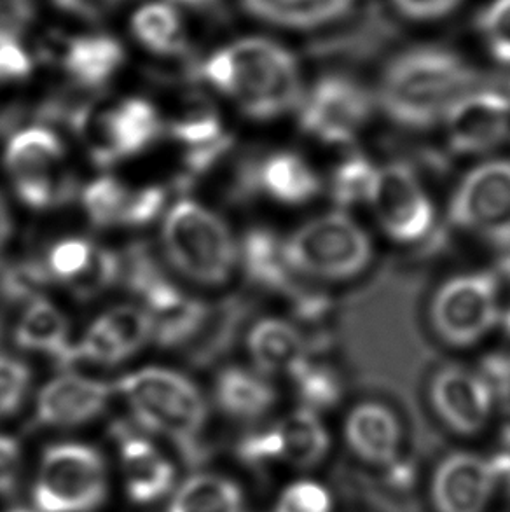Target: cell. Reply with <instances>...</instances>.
<instances>
[{
    "mask_svg": "<svg viewBox=\"0 0 510 512\" xmlns=\"http://www.w3.org/2000/svg\"><path fill=\"white\" fill-rule=\"evenodd\" d=\"M255 121L296 111L303 98L301 70L289 49L264 37H243L189 67Z\"/></svg>",
    "mask_w": 510,
    "mask_h": 512,
    "instance_id": "obj_1",
    "label": "cell"
},
{
    "mask_svg": "<svg viewBox=\"0 0 510 512\" xmlns=\"http://www.w3.org/2000/svg\"><path fill=\"white\" fill-rule=\"evenodd\" d=\"M476 88V72L442 48H414L397 56L383 74L380 104L404 128H430L444 119L463 93Z\"/></svg>",
    "mask_w": 510,
    "mask_h": 512,
    "instance_id": "obj_2",
    "label": "cell"
},
{
    "mask_svg": "<svg viewBox=\"0 0 510 512\" xmlns=\"http://www.w3.org/2000/svg\"><path fill=\"white\" fill-rule=\"evenodd\" d=\"M118 390L142 427L172 439L189 457L198 453L207 402L187 376L163 367H145L123 376Z\"/></svg>",
    "mask_w": 510,
    "mask_h": 512,
    "instance_id": "obj_3",
    "label": "cell"
},
{
    "mask_svg": "<svg viewBox=\"0 0 510 512\" xmlns=\"http://www.w3.org/2000/svg\"><path fill=\"white\" fill-rule=\"evenodd\" d=\"M161 242L168 263L194 284H226L238 264V243L228 222L193 200L170 208Z\"/></svg>",
    "mask_w": 510,
    "mask_h": 512,
    "instance_id": "obj_4",
    "label": "cell"
},
{
    "mask_svg": "<svg viewBox=\"0 0 510 512\" xmlns=\"http://www.w3.org/2000/svg\"><path fill=\"white\" fill-rule=\"evenodd\" d=\"M285 247L296 275L325 282L359 277L373 261L371 238L341 210L304 222Z\"/></svg>",
    "mask_w": 510,
    "mask_h": 512,
    "instance_id": "obj_5",
    "label": "cell"
},
{
    "mask_svg": "<svg viewBox=\"0 0 510 512\" xmlns=\"http://www.w3.org/2000/svg\"><path fill=\"white\" fill-rule=\"evenodd\" d=\"M14 193L32 210H53L74 200L77 180L65 170V146L48 126L14 133L4 151Z\"/></svg>",
    "mask_w": 510,
    "mask_h": 512,
    "instance_id": "obj_6",
    "label": "cell"
},
{
    "mask_svg": "<svg viewBox=\"0 0 510 512\" xmlns=\"http://www.w3.org/2000/svg\"><path fill=\"white\" fill-rule=\"evenodd\" d=\"M107 495L102 455L81 443L51 446L35 479L34 502L41 512H91Z\"/></svg>",
    "mask_w": 510,
    "mask_h": 512,
    "instance_id": "obj_7",
    "label": "cell"
},
{
    "mask_svg": "<svg viewBox=\"0 0 510 512\" xmlns=\"http://www.w3.org/2000/svg\"><path fill=\"white\" fill-rule=\"evenodd\" d=\"M500 308L498 278L493 273H463L437 289L430 322L448 345H476L498 326Z\"/></svg>",
    "mask_w": 510,
    "mask_h": 512,
    "instance_id": "obj_8",
    "label": "cell"
},
{
    "mask_svg": "<svg viewBox=\"0 0 510 512\" xmlns=\"http://www.w3.org/2000/svg\"><path fill=\"white\" fill-rule=\"evenodd\" d=\"M296 111L304 135L325 146H350L373 116V102L359 83L334 74L318 79Z\"/></svg>",
    "mask_w": 510,
    "mask_h": 512,
    "instance_id": "obj_9",
    "label": "cell"
},
{
    "mask_svg": "<svg viewBox=\"0 0 510 512\" xmlns=\"http://www.w3.org/2000/svg\"><path fill=\"white\" fill-rule=\"evenodd\" d=\"M163 130L158 109L145 98L131 97L107 111L97 112L91 105L76 133L86 140L91 160L107 168L145 153Z\"/></svg>",
    "mask_w": 510,
    "mask_h": 512,
    "instance_id": "obj_10",
    "label": "cell"
},
{
    "mask_svg": "<svg viewBox=\"0 0 510 512\" xmlns=\"http://www.w3.org/2000/svg\"><path fill=\"white\" fill-rule=\"evenodd\" d=\"M455 226L495 247L510 242V161L481 163L463 177L449 207Z\"/></svg>",
    "mask_w": 510,
    "mask_h": 512,
    "instance_id": "obj_11",
    "label": "cell"
},
{
    "mask_svg": "<svg viewBox=\"0 0 510 512\" xmlns=\"http://www.w3.org/2000/svg\"><path fill=\"white\" fill-rule=\"evenodd\" d=\"M367 205L381 231L393 242L413 245L427 240L434 229V201L413 168L404 163L380 168Z\"/></svg>",
    "mask_w": 510,
    "mask_h": 512,
    "instance_id": "obj_12",
    "label": "cell"
},
{
    "mask_svg": "<svg viewBox=\"0 0 510 512\" xmlns=\"http://www.w3.org/2000/svg\"><path fill=\"white\" fill-rule=\"evenodd\" d=\"M451 151L477 156L495 151L510 135V97L490 88H472L442 119Z\"/></svg>",
    "mask_w": 510,
    "mask_h": 512,
    "instance_id": "obj_13",
    "label": "cell"
},
{
    "mask_svg": "<svg viewBox=\"0 0 510 512\" xmlns=\"http://www.w3.org/2000/svg\"><path fill=\"white\" fill-rule=\"evenodd\" d=\"M502 483L493 458L455 451L442 458L430 479L435 512H486Z\"/></svg>",
    "mask_w": 510,
    "mask_h": 512,
    "instance_id": "obj_14",
    "label": "cell"
},
{
    "mask_svg": "<svg viewBox=\"0 0 510 512\" xmlns=\"http://www.w3.org/2000/svg\"><path fill=\"white\" fill-rule=\"evenodd\" d=\"M430 401L444 425L460 436L483 432L497 406L483 378L463 367H446L435 374Z\"/></svg>",
    "mask_w": 510,
    "mask_h": 512,
    "instance_id": "obj_15",
    "label": "cell"
},
{
    "mask_svg": "<svg viewBox=\"0 0 510 512\" xmlns=\"http://www.w3.org/2000/svg\"><path fill=\"white\" fill-rule=\"evenodd\" d=\"M111 394L104 381L63 374L42 388L35 416L46 427L83 425L104 413Z\"/></svg>",
    "mask_w": 510,
    "mask_h": 512,
    "instance_id": "obj_16",
    "label": "cell"
},
{
    "mask_svg": "<svg viewBox=\"0 0 510 512\" xmlns=\"http://www.w3.org/2000/svg\"><path fill=\"white\" fill-rule=\"evenodd\" d=\"M346 446L360 462L380 469L397 464L402 451V427L392 409L362 402L348 413L343 427Z\"/></svg>",
    "mask_w": 510,
    "mask_h": 512,
    "instance_id": "obj_17",
    "label": "cell"
},
{
    "mask_svg": "<svg viewBox=\"0 0 510 512\" xmlns=\"http://www.w3.org/2000/svg\"><path fill=\"white\" fill-rule=\"evenodd\" d=\"M322 187L324 184L317 170L301 154L275 151L255 158L257 194H264L280 205H308L322 193Z\"/></svg>",
    "mask_w": 510,
    "mask_h": 512,
    "instance_id": "obj_18",
    "label": "cell"
},
{
    "mask_svg": "<svg viewBox=\"0 0 510 512\" xmlns=\"http://www.w3.org/2000/svg\"><path fill=\"white\" fill-rule=\"evenodd\" d=\"M250 359L264 376H292L311 359L310 346L301 329L289 320L262 319L249 333Z\"/></svg>",
    "mask_w": 510,
    "mask_h": 512,
    "instance_id": "obj_19",
    "label": "cell"
},
{
    "mask_svg": "<svg viewBox=\"0 0 510 512\" xmlns=\"http://www.w3.org/2000/svg\"><path fill=\"white\" fill-rule=\"evenodd\" d=\"M125 58V48L116 37L84 34L65 41L60 63L74 86L95 91L118 74Z\"/></svg>",
    "mask_w": 510,
    "mask_h": 512,
    "instance_id": "obj_20",
    "label": "cell"
},
{
    "mask_svg": "<svg viewBox=\"0 0 510 512\" xmlns=\"http://www.w3.org/2000/svg\"><path fill=\"white\" fill-rule=\"evenodd\" d=\"M121 436V471L126 490L133 502L152 504L172 490L175 469L165 455L144 437L133 436L125 430Z\"/></svg>",
    "mask_w": 510,
    "mask_h": 512,
    "instance_id": "obj_21",
    "label": "cell"
},
{
    "mask_svg": "<svg viewBox=\"0 0 510 512\" xmlns=\"http://www.w3.org/2000/svg\"><path fill=\"white\" fill-rule=\"evenodd\" d=\"M13 340L25 352L48 355L62 369L76 364V345L69 343V322L44 298L25 306L18 326L14 327Z\"/></svg>",
    "mask_w": 510,
    "mask_h": 512,
    "instance_id": "obj_22",
    "label": "cell"
},
{
    "mask_svg": "<svg viewBox=\"0 0 510 512\" xmlns=\"http://www.w3.org/2000/svg\"><path fill=\"white\" fill-rule=\"evenodd\" d=\"M238 261L242 263L250 284L264 291L280 292L287 296L297 284V275L287 257L285 240L276 235L273 229H249L238 245Z\"/></svg>",
    "mask_w": 510,
    "mask_h": 512,
    "instance_id": "obj_23",
    "label": "cell"
},
{
    "mask_svg": "<svg viewBox=\"0 0 510 512\" xmlns=\"http://www.w3.org/2000/svg\"><path fill=\"white\" fill-rule=\"evenodd\" d=\"M135 41L161 58H186L191 53L182 9L168 0L142 4L130 20Z\"/></svg>",
    "mask_w": 510,
    "mask_h": 512,
    "instance_id": "obj_24",
    "label": "cell"
},
{
    "mask_svg": "<svg viewBox=\"0 0 510 512\" xmlns=\"http://www.w3.org/2000/svg\"><path fill=\"white\" fill-rule=\"evenodd\" d=\"M123 280L137 298L142 299L151 317L170 312L186 296L168 278L163 266L152 254L147 243H133L123 254Z\"/></svg>",
    "mask_w": 510,
    "mask_h": 512,
    "instance_id": "obj_25",
    "label": "cell"
},
{
    "mask_svg": "<svg viewBox=\"0 0 510 512\" xmlns=\"http://www.w3.org/2000/svg\"><path fill=\"white\" fill-rule=\"evenodd\" d=\"M280 439V462L313 471L324 464L331 453V434L322 418L311 409H294L275 425Z\"/></svg>",
    "mask_w": 510,
    "mask_h": 512,
    "instance_id": "obj_26",
    "label": "cell"
},
{
    "mask_svg": "<svg viewBox=\"0 0 510 512\" xmlns=\"http://www.w3.org/2000/svg\"><path fill=\"white\" fill-rule=\"evenodd\" d=\"M215 401L236 420H259L275 406L276 390L268 376L245 367L222 369L215 380Z\"/></svg>",
    "mask_w": 510,
    "mask_h": 512,
    "instance_id": "obj_27",
    "label": "cell"
},
{
    "mask_svg": "<svg viewBox=\"0 0 510 512\" xmlns=\"http://www.w3.org/2000/svg\"><path fill=\"white\" fill-rule=\"evenodd\" d=\"M255 20L285 28H315L345 18L355 0H238Z\"/></svg>",
    "mask_w": 510,
    "mask_h": 512,
    "instance_id": "obj_28",
    "label": "cell"
},
{
    "mask_svg": "<svg viewBox=\"0 0 510 512\" xmlns=\"http://www.w3.org/2000/svg\"><path fill=\"white\" fill-rule=\"evenodd\" d=\"M243 313L245 306L238 299H224L217 305L208 306L200 331L182 350L187 362L201 369L212 366L215 360L221 359L235 341Z\"/></svg>",
    "mask_w": 510,
    "mask_h": 512,
    "instance_id": "obj_29",
    "label": "cell"
},
{
    "mask_svg": "<svg viewBox=\"0 0 510 512\" xmlns=\"http://www.w3.org/2000/svg\"><path fill=\"white\" fill-rule=\"evenodd\" d=\"M240 486L215 474L187 479L175 493L168 512H243Z\"/></svg>",
    "mask_w": 510,
    "mask_h": 512,
    "instance_id": "obj_30",
    "label": "cell"
},
{
    "mask_svg": "<svg viewBox=\"0 0 510 512\" xmlns=\"http://www.w3.org/2000/svg\"><path fill=\"white\" fill-rule=\"evenodd\" d=\"M380 168L366 154H348L332 170L329 193L334 205L346 212L359 205H367L373 194Z\"/></svg>",
    "mask_w": 510,
    "mask_h": 512,
    "instance_id": "obj_31",
    "label": "cell"
},
{
    "mask_svg": "<svg viewBox=\"0 0 510 512\" xmlns=\"http://www.w3.org/2000/svg\"><path fill=\"white\" fill-rule=\"evenodd\" d=\"M290 380L296 387L301 408L311 409L318 415L336 408L343 397V383L338 373L331 366L313 359L299 367Z\"/></svg>",
    "mask_w": 510,
    "mask_h": 512,
    "instance_id": "obj_32",
    "label": "cell"
},
{
    "mask_svg": "<svg viewBox=\"0 0 510 512\" xmlns=\"http://www.w3.org/2000/svg\"><path fill=\"white\" fill-rule=\"evenodd\" d=\"M168 132L173 139L186 146V151L214 144L228 135L214 105L203 102V98L196 100L179 118L173 119Z\"/></svg>",
    "mask_w": 510,
    "mask_h": 512,
    "instance_id": "obj_33",
    "label": "cell"
},
{
    "mask_svg": "<svg viewBox=\"0 0 510 512\" xmlns=\"http://www.w3.org/2000/svg\"><path fill=\"white\" fill-rule=\"evenodd\" d=\"M128 193L130 189L112 177H100L84 187L81 201L91 224L97 228L119 226Z\"/></svg>",
    "mask_w": 510,
    "mask_h": 512,
    "instance_id": "obj_34",
    "label": "cell"
},
{
    "mask_svg": "<svg viewBox=\"0 0 510 512\" xmlns=\"http://www.w3.org/2000/svg\"><path fill=\"white\" fill-rule=\"evenodd\" d=\"M121 280H123V257L121 254L114 250L95 247L88 266L69 285L77 299L91 301V299L102 296L104 292L112 289Z\"/></svg>",
    "mask_w": 510,
    "mask_h": 512,
    "instance_id": "obj_35",
    "label": "cell"
},
{
    "mask_svg": "<svg viewBox=\"0 0 510 512\" xmlns=\"http://www.w3.org/2000/svg\"><path fill=\"white\" fill-rule=\"evenodd\" d=\"M104 320L116 334L128 357L144 348L154 336V320L147 310L135 306H118L105 313Z\"/></svg>",
    "mask_w": 510,
    "mask_h": 512,
    "instance_id": "obj_36",
    "label": "cell"
},
{
    "mask_svg": "<svg viewBox=\"0 0 510 512\" xmlns=\"http://www.w3.org/2000/svg\"><path fill=\"white\" fill-rule=\"evenodd\" d=\"M476 27L497 62L510 65V0H491L477 14Z\"/></svg>",
    "mask_w": 510,
    "mask_h": 512,
    "instance_id": "obj_37",
    "label": "cell"
},
{
    "mask_svg": "<svg viewBox=\"0 0 510 512\" xmlns=\"http://www.w3.org/2000/svg\"><path fill=\"white\" fill-rule=\"evenodd\" d=\"M95 245L86 238H65L49 250L46 268L53 280L70 284L90 263Z\"/></svg>",
    "mask_w": 510,
    "mask_h": 512,
    "instance_id": "obj_38",
    "label": "cell"
},
{
    "mask_svg": "<svg viewBox=\"0 0 510 512\" xmlns=\"http://www.w3.org/2000/svg\"><path fill=\"white\" fill-rule=\"evenodd\" d=\"M130 359L116 334L107 326L104 317L95 320L84 334L83 341L76 345V364L88 360L102 366H116L123 360Z\"/></svg>",
    "mask_w": 510,
    "mask_h": 512,
    "instance_id": "obj_39",
    "label": "cell"
},
{
    "mask_svg": "<svg viewBox=\"0 0 510 512\" xmlns=\"http://www.w3.org/2000/svg\"><path fill=\"white\" fill-rule=\"evenodd\" d=\"M273 512H334V500L322 483L301 478L283 488Z\"/></svg>",
    "mask_w": 510,
    "mask_h": 512,
    "instance_id": "obj_40",
    "label": "cell"
},
{
    "mask_svg": "<svg viewBox=\"0 0 510 512\" xmlns=\"http://www.w3.org/2000/svg\"><path fill=\"white\" fill-rule=\"evenodd\" d=\"M32 383V371L21 360L0 353V418L20 409Z\"/></svg>",
    "mask_w": 510,
    "mask_h": 512,
    "instance_id": "obj_41",
    "label": "cell"
},
{
    "mask_svg": "<svg viewBox=\"0 0 510 512\" xmlns=\"http://www.w3.org/2000/svg\"><path fill=\"white\" fill-rule=\"evenodd\" d=\"M166 203V189L161 186H147L131 191L126 198L125 210L119 226L142 228L158 219Z\"/></svg>",
    "mask_w": 510,
    "mask_h": 512,
    "instance_id": "obj_42",
    "label": "cell"
},
{
    "mask_svg": "<svg viewBox=\"0 0 510 512\" xmlns=\"http://www.w3.org/2000/svg\"><path fill=\"white\" fill-rule=\"evenodd\" d=\"M287 298L294 319L303 326H317L332 312L331 298L317 287L296 284L290 289Z\"/></svg>",
    "mask_w": 510,
    "mask_h": 512,
    "instance_id": "obj_43",
    "label": "cell"
},
{
    "mask_svg": "<svg viewBox=\"0 0 510 512\" xmlns=\"http://www.w3.org/2000/svg\"><path fill=\"white\" fill-rule=\"evenodd\" d=\"M34 18L32 0H0V46L20 42Z\"/></svg>",
    "mask_w": 510,
    "mask_h": 512,
    "instance_id": "obj_44",
    "label": "cell"
},
{
    "mask_svg": "<svg viewBox=\"0 0 510 512\" xmlns=\"http://www.w3.org/2000/svg\"><path fill=\"white\" fill-rule=\"evenodd\" d=\"M476 373L488 385L497 404L510 401V352L495 350L486 353L479 362Z\"/></svg>",
    "mask_w": 510,
    "mask_h": 512,
    "instance_id": "obj_45",
    "label": "cell"
},
{
    "mask_svg": "<svg viewBox=\"0 0 510 512\" xmlns=\"http://www.w3.org/2000/svg\"><path fill=\"white\" fill-rule=\"evenodd\" d=\"M34 60L20 42L0 46V90L27 81L32 76Z\"/></svg>",
    "mask_w": 510,
    "mask_h": 512,
    "instance_id": "obj_46",
    "label": "cell"
},
{
    "mask_svg": "<svg viewBox=\"0 0 510 512\" xmlns=\"http://www.w3.org/2000/svg\"><path fill=\"white\" fill-rule=\"evenodd\" d=\"M62 13L74 16L77 20H104L125 4L126 0H51Z\"/></svg>",
    "mask_w": 510,
    "mask_h": 512,
    "instance_id": "obj_47",
    "label": "cell"
},
{
    "mask_svg": "<svg viewBox=\"0 0 510 512\" xmlns=\"http://www.w3.org/2000/svg\"><path fill=\"white\" fill-rule=\"evenodd\" d=\"M460 2L462 0H393V6L409 20L430 21L455 11Z\"/></svg>",
    "mask_w": 510,
    "mask_h": 512,
    "instance_id": "obj_48",
    "label": "cell"
},
{
    "mask_svg": "<svg viewBox=\"0 0 510 512\" xmlns=\"http://www.w3.org/2000/svg\"><path fill=\"white\" fill-rule=\"evenodd\" d=\"M20 471V446L11 437L0 436V493L13 492Z\"/></svg>",
    "mask_w": 510,
    "mask_h": 512,
    "instance_id": "obj_49",
    "label": "cell"
},
{
    "mask_svg": "<svg viewBox=\"0 0 510 512\" xmlns=\"http://www.w3.org/2000/svg\"><path fill=\"white\" fill-rule=\"evenodd\" d=\"M13 233V222H11V214L7 208L6 200L0 194V256L6 249L7 242Z\"/></svg>",
    "mask_w": 510,
    "mask_h": 512,
    "instance_id": "obj_50",
    "label": "cell"
},
{
    "mask_svg": "<svg viewBox=\"0 0 510 512\" xmlns=\"http://www.w3.org/2000/svg\"><path fill=\"white\" fill-rule=\"evenodd\" d=\"M21 118V109L18 105L9 104L0 98V133L7 132L11 126L18 123Z\"/></svg>",
    "mask_w": 510,
    "mask_h": 512,
    "instance_id": "obj_51",
    "label": "cell"
},
{
    "mask_svg": "<svg viewBox=\"0 0 510 512\" xmlns=\"http://www.w3.org/2000/svg\"><path fill=\"white\" fill-rule=\"evenodd\" d=\"M497 275L495 277L502 278L505 282H510V242L505 243L502 247H498Z\"/></svg>",
    "mask_w": 510,
    "mask_h": 512,
    "instance_id": "obj_52",
    "label": "cell"
},
{
    "mask_svg": "<svg viewBox=\"0 0 510 512\" xmlns=\"http://www.w3.org/2000/svg\"><path fill=\"white\" fill-rule=\"evenodd\" d=\"M504 331L505 336L510 338V303L502 305L500 308V317H498V326Z\"/></svg>",
    "mask_w": 510,
    "mask_h": 512,
    "instance_id": "obj_53",
    "label": "cell"
},
{
    "mask_svg": "<svg viewBox=\"0 0 510 512\" xmlns=\"http://www.w3.org/2000/svg\"><path fill=\"white\" fill-rule=\"evenodd\" d=\"M13 512H28V511H13Z\"/></svg>",
    "mask_w": 510,
    "mask_h": 512,
    "instance_id": "obj_54",
    "label": "cell"
}]
</instances>
